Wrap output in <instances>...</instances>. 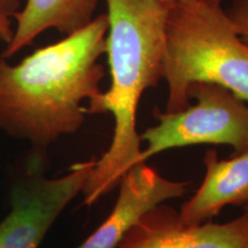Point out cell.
Segmentation results:
<instances>
[{
    "label": "cell",
    "instance_id": "1",
    "mask_svg": "<svg viewBox=\"0 0 248 248\" xmlns=\"http://www.w3.org/2000/svg\"><path fill=\"white\" fill-rule=\"evenodd\" d=\"M107 30L101 14L15 66L0 57V129L37 150L78 131L86 114L82 102L101 92Z\"/></svg>",
    "mask_w": 248,
    "mask_h": 248
},
{
    "label": "cell",
    "instance_id": "2",
    "mask_svg": "<svg viewBox=\"0 0 248 248\" xmlns=\"http://www.w3.org/2000/svg\"><path fill=\"white\" fill-rule=\"evenodd\" d=\"M106 54L110 86L89 101L86 114L114 117L108 150L97 159L82 193L92 206L119 185L128 170L140 162L137 109L142 93L164 78L169 6L160 0H106Z\"/></svg>",
    "mask_w": 248,
    "mask_h": 248
},
{
    "label": "cell",
    "instance_id": "3",
    "mask_svg": "<svg viewBox=\"0 0 248 248\" xmlns=\"http://www.w3.org/2000/svg\"><path fill=\"white\" fill-rule=\"evenodd\" d=\"M222 0H193L169 6L164 79L166 111L190 106L195 82L221 85L248 104V44L234 30Z\"/></svg>",
    "mask_w": 248,
    "mask_h": 248
},
{
    "label": "cell",
    "instance_id": "4",
    "mask_svg": "<svg viewBox=\"0 0 248 248\" xmlns=\"http://www.w3.org/2000/svg\"><path fill=\"white\" fill-rule=\"evenodd\" d=\"M197 104L179 111L154 109L156 125L145 130L140 162L161 152L190 145H230L234 154L248 150V104L221 85L195 82L187 90Z\"/></svg>",
    "mask_w": 248,
    "mask_h": 248
},
{
    "label": "cell",
    "instance_id": "5",
    "mask_svg": "<svg viewBox=\"0 0 248 248\" xmlns=\"http://www.w3.org/2000/svg\"><path fill=\"white\" fill-rule=\"evenodd\" d=\"M95 162L92 157L74 164L62 177L33 176L15 185L11 212L0 222V244L8 248H38L63 209L82 193Z\"/></svg>",
    "mask_w": 248,
    "mask_h": 248
},
{
    "label": "cell",
    "instance_id": "6",
    "mask_svg": "<svg viewBox=\"0 0 248 248\" xmlns=\"http://www.w3.org/2000/svg\"><path fill=\"white\" fill-rule=\"evenodd\" d=\"M117 248H248V212L226 223L186 224L175 209L154 207Z\"/></svg>",
    "mask_w": 248,
    "mask_h": 248
},
{
    "label": "cell",
    "instance_id": "7",
    "mask_svg": "<svg viewBox=\"0 0 248 248\" xmlns=\"http://www.w3.org/2000/svg\"><path fill=\"white\" fill-rule=\"evenodd\" d=\"M187 185L164 178L146 162L136 163L121 178L109 216L77 248H117L142 216L164 201L183 197Z\"/></svg>",
    "mask_w": 248,
    "mask_h": 248
},
{
    "label": "cell",
    "instance_id": "8",
    "mask_svg": "<svg viewBox=\"0 0 248 248\" xmlns=\"http://www.w3.org/2000/svg\"><path fill=\"white\" fill-rule=\"evenodd\" d=\"M206 175L178 215L186 224L209 222L226 206L248 204V150L218 160L216 151H207L203 157Z\"/></svg>",
    "mask_w": 248,
    "mask_h": 248
},
{
    "label": "cell",
    "instance_id": "9",
    "mask_svg": "<svg viewBox=\"0 0 248 248\" xmlns=\"http://www.w3.org/2000/svg\"><path fill=\"white\" fill-rule=\"evenodd\" d=\"M98 0H28L15 16L16 28L1 57H13L48 29L71 35L94 18Z\"/></svg>",
    "mask_w": 248,
    "mask_h": 248
},
{
    "label": "cell",
    "instance_id": "10",
    "mask_svg": "<svg viewBox=\"0 0 248 248\" xmlns=\"http://www.w3.org/2000/svg\"><path fill=\"white\" fill-rule=\"evenodd\" d=\"M225 13L240 38L248 44V0H233Z\"/></svg>",
    "mask_w": 248,
    "mask_h": 248
},
{
    "label": "cell",
    "instance_id": "11",
    "mask_svg": "<svg viewBox=\"0 0 248 248\" xmlns=\"http://www.w3.org/2000/svg\"><path fill=\"white\" fill-rule=\"evenodd\" d=\"M20 12V0H0V39L11 42L13 37V20Z\"/></svg>",
    "mask_w": 248,
    "mask_h": 248
},
{
    "label": "cell",
    "instance_id": "12",
    "mask_svg": "<svg viewBox=\"0 0 248 248\" xmlns=\"http://www.w3.org/2000/svg\"><path fill=\"white\" fill-rule=\"evenodd\" d=\"M160 1L170 6L175 4H184V2H190V1H193V0H160Z\"/></svg>",
    "mask_w": 248,
    "mask_h": 248
},
{
    "label": "cell",
    "instance_id": "13",
    "mask_svg": "<svg viewBox=\"0 0 248 248\" xmlns=\"http://www.w3.org/2000/svg\"><path fill=\"white\" fill-rule=\"evenodd\" d=\"M0 248H8V247H6V246H5V245L0 244Z\"/></svg>",
    "mask_w": 248,
    "mask_h": 248
},
{
    "label": "cell",
    "instance_id": "14",
    "mask_svg": "<svg viewBox=\"0 0 248 248\" xmlns=\"http://www.w3.org/2000/svg\"><path fill=\"white\" fill-rule=\"evenodd\" d=\"M244 208H245V210H246V212H248V204H246V206H245Z\"/></svg>",
    "mask_w": 248,
    "mask_h": 248
},
{
    "label": "cell",
    "instance_id": "15",
    "mask_svg": "<svg viewBox=\"0 0 248 248\" xmlns=\"http://www.w3.org/2000/svg\"><path fill=\"white\" fill-rule=\"evenodd\" d=\"M0 42H1V39H0Z\"/></svg>",
    "mask_w": 248,
    "mask_h": 248
}]
</instances>
